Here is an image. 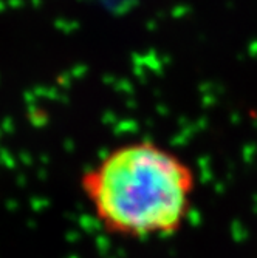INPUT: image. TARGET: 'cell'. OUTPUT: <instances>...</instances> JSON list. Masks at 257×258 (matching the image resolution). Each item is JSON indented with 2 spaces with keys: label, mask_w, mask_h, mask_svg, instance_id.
Here are the masks:
<instances>
[{
  "label": "cell",
  "mask_w": 257,
  "mask_h": 258,
  "mask_svg": "<svg viewBox=\"0 0 257 258\" xmlns=\"http://www.w3.org/2000/svg\"><path fill=\"white\" fill-rule=\"evenodd\" d=\"M195 187L189 164L149 139L112 149L81 178L98 224L109 235L138 241L181 230L191 215Z\"/></svg>",
  "instance_id": "6da1fadb"
}]
</instances>
